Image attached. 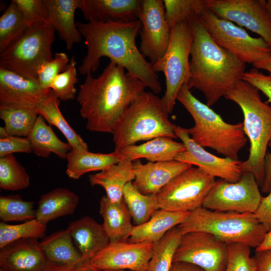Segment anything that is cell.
Segmentation results:
<instances>
[{
    "label": "cell",
    "mask_w": 271,
    "mask_h": 271,
    "mask_svg": "<svg viewBox=\"0 0 271 271\" xmlns=\"http://www.w3.org/2000/svg\"><path fill=\"white\" fill-rule=\"evenodd\" d=\"M123 199L135 225L146 222L153 213L160 209L157 195H145L128 183L124 187Z\"/></svg>",
    "instance_id": "obj_34"
},
{
    "label": "cell",
    "mask_w": 271,
    "mask_h": 271,
    "mask_svg": "<svg viewBox=\"0 0 271 271\" xmlns=\"http://www.w3.org/2000/svg\"><path fill=\"white\" fill-rule=\"evenodd\" d=\"M50 90L42 89L38 81L0 67V105L32 106Z\"/></svg>",
    "instance_id": "obj_20"
},
{
    "label": "cell",
    "mask_w": 271,
    "mask_h": 271,
    "mask_svg": "<svg viewBox=\"0 0 271 271\" xmlns=\"http://www.w3.org/2000/svg\"><path fill=\"white\" fill-rule=\"evenodd\" d=\"M154 249V243H133L126 240L110 241L88 262L101 271H147Z\"/></svg>",
    "instance_id": "obj_16"
},
{
    "label": "cell",
    "mask_w": 271,
    "mask_h": 271,
    "mask_svg": "<svg viewBox=\"0 0 271 271\" xmlns=\"http://www.w3.org/2000/svg\"><path fill=\"white\" fill-rule=\"evenodd\" d=\"M135 178L133 162L120 160L117 163L89 176L91 186L102 187L106 196L113 203H119L123 200L125 186Z\"/></svg>",
    "instance_id": "obj_26"
},
{
    "label": "cell",
    "mask_w": 271,
    "mask_h": 271,
    "mask_svg": "<svg viewBox=\"0 0 271 271\" xmlns=\"http://www.w3.org/2000/svg\"><path fill=\"white\" fill-rule=\"evenodd\" d=\"M40 244L48 263L77 268L86 262L67 229L45 237Z\"/></svg>",
    "instance_id": "obj_27"
},
{
    "label": "cell",
    "mask_w": 271,
    "mask_h": 271,
    "mask_svg": "<svg viewBox=\"0 0 271 271\" xmlns=\"http://www.w3.org/2000/svg\"><path fill=\"white\" fill-rule=\"evenodd\" d=\"M66 159V173L74 180L79 179L86 173L102 171L120 161L115 151L108 154L96 153L88 149H75L71 150Z\"/></svg>",
    "instance_id": "obj_30"
},
{
    "label": "cell",
    "mask_w": 271,
    "mask_h": 271,
    "mask_svg": "<svg viewBox=\"0 0 271 271\" xmlns=\"http://www.w3.org/2000/svg\"><path fill=\"white\" fill-rule=\"evenodd\" d=\"M34 202L23 200L19 195L0 197V219L2 222L26 221L36 219Z\"/></svg>",
    "instance_id": "obj_39"
},
{
    "label": "cell",
    "mask_w": 271,
    "mask_h": 271,
    "mask_svg": "<svg viewBox=\"0 0 271 271\" xmlns=\"http://www.w3.org/2000/svg\"><path fill=\"white\" fill-rule=\"evenodd\" d=\"M99 213L110 241L127 239L134 225L123 199L120 202L113 203L106 195L103 196L99 201Z\"/></svg>",
    "instance_id": "obj_29"
},
{
    "label": "cell",
    "mask_w": 271,
    "mask_h": 271,
    "mask_svg": "<svg viewBox=\"0 0 271 271\" xmlns=\"http://www.w3.org/2000/svg\"><path fill=\"white\" fill-rule=\"evenodd\" d=\"M215 178L192 166L180 173L157 194L160 209L191 212L202 207Z\"/></svg>",
    "instance_id": "obj_11"
},
{
    "label": "cell",
    "mask_w": 271,
    "mask_h": 271,
    "mask_svg": "<svg viewBox=\"0 0 271 271\" xmlns=\"http://www.w3.org/2000/svg\"><path fill=\"white\" fill-rule=\"evenodd\" d=\"M175 133L185 148L176 160L195 165L215 178L218 177L231 183L241 178L243 174L240 167L242 161L210 153L195 143L181 126L176 125Z\"/></svg>",
    "instance_id": "obj_17"
},
{
    "label": "cell",
    "mask_w": 271,
    "mask_h": 271,
    "mask_svg": "<svg viewBox=\"0 0 271 271\" xmlns=\"http://www.w3.org/2000/svg\"><path fill=\"white\" fill-rule=\"evenodd\" d=\"M47 225L36 218L19 224L0 223V248L15 241L25 238H44Z\"/></svg>",
    "instance_id": "obj_38"
},
{
    "label": "cell",
    "mask_w": 271,
    "mask_h": 271,
    "mask_svg": "<svg viewBox=\"0 0 271 271\" xmlns=\"http://www.w3.org/2000/svg\"><path fill=\"white\" fill-rule=\"evenodd\" d=\"M30 177L13 154L0 157V188L7 191H18L28 188Z\"/></svg>",
    "instance_id": "obj_37"
},
{
    "label": "cell",
    "mask_w": 271,
    "mask_h": 271,
    "mask_svg": "<svg viewBox=\"0 0 271 271\" xmlns=\"http://www.w3.org/2000/svg\"><path fill=\"white\" fill-rule=\"evenodd\" d=\"M218 17L256 33L271 48V19L264 0H204Z\"/></svg>",
    "instance_id": "obj_14"
},
{
    "label": "cell",
    "mask_w": 271,
    "mask_h": 271,
    "mask_svg": "<svg viewBox=\"0 0 271 271\" xmlns=\"http://www.w3.org/2000/svg\"><path fill=\"white\" fill-rule=\"evenodd\" d=\"M104 271H132V270H106Z\"/></svg>",
    "instance_id": "obj_56"
},
{
    "label": "cell",
    "mask_w": 271,
    "mask_h": 271,
    "mask_svg": "<svg viewBox=\"0 0 271 271\" xmlns=\"http://www.w3.org/2000/svg\"><path fill=\"white\" fill-rule=\"evenodd\" d=\"M250 247L241 243L228 244V259L225 271H256Z\"/></svg>",
    "instance_id": "obj_43"
},
{
    "label": "cell",
    "mask_w": 271,
    "mask_h": 271,
    "mask_svg": "<svg viewBox=\"0 0 271 271\" xmlns=\"http://www.w3.org/2000/svg\"><path fill=\"white\" fill-rule=\"evenodd\" d=\"M55 32L49 22L30 27L0 53V67L37 81L40 67L53 58L52 45Z\"/></svg>",
    "instance_id": "obj_8"
},
{
    "label": "cell",
    "mask_w": 271,
    "mask_h": 271,
    "mask_svg": "<svg viewBox=\"0 0 271 271\" xmlns=\"http://www.w3.org/2000/svg\"><path fill=\"white\" fill-rule=\"evenodd\" d=\"M79 201L78 195L69 189L55 188L41 196L36 218L47 225L54 219L74 213Z\"/></svg>",
    "instance_id": "obj_28"
},
{
    "label": "cell",
    "mask_w": 271,
    "mask_h": 271,
    "mask_svg": "<svg viewBox=\"0 0 271 271\" xmlns=\"http://www.w3.org/2000/svg\"><path fill=\"white\" fill-rule=\"evenodd\" d=\"M262 198L254 176L243 173L236 182L216 181L202 207L214 211L254 213Z\"/></svg>",
    "instance_id": "obj_12"
},
{
    "label": "cell",
    "mask_w": 271,
    "mask_h": 271,
    "mask_svg": "<svg viewBox=\"0 0 271 271\" xmlns=\"http://www.w3.org/2000/svg\"><path fill=\"white\" fill-rule=\"evenodd\" d=\"M27 138L32 152L40 157L47 158L53 153L61 159H66L72 149L68 143L61 141L56 136L52 127L40 115Z\"/></svg>",
    "instance_id": "obj_32"
},
{
    "label": "cell",
    "mask_w": 271,
    "mask_h": 271,
    "mask_svg": "<svg viewBox=\"0 0 271 271\" xmlns=\"http://www.w3.org/2000/svg\"><path fill=\"white\" fill-rule=\"evenodd\" d=\"M133 163L135 178L132 183L145 195H157L176 176L192 166L176 160L146 164L137 160Z\"/></svg>",
    "instance_id": "obj_19"
},
{
    "label": "cell",
    "mask_w": 271,
    "mask_h": 271,
    "mask_svg": "<svg viewBox=\"0 0 271 271\" xmlns=\"http://www.w3.org/2000/svg\"><path fill=\"white\" fill-rule=\"evenodd\" d=\"M200 18L214 42L242 62L252 64L271 56V48L261 38L252 37L243 28L207 9Z\"/></svg>",
    "instance_id": "obj_10"
},
{
    "label": "cell",
    "mask_w": 271,
    "mask_h": 271,
    "mask_svg": "<svg viewBox=\"0 0 271 271\" xmlns=\"http://www.w3.org/2000/svg\"><path fill=\"white\" fill-rule=\"evenodd\" d=\"M49 22L64 41L67 50L82 40V35L75 22V13L79 9L80 0H45Z\"/></svg>",
    "instance_id": "obj_24"
},
{
    "label": "cell",
    "mask_w": 271,
    "mask_h": 271,
    "mask_svg": "<svg viewBox=\"0 0 271 271\" xmlns=\"http://www.w3.org/2000/svg\"><path fill=\"white\" fill-rule=\"evenodd\" d=\"M252 257L256 271H271V249H255Z\"/></svg>",
    "instance_id": "obj_48"
},
{
    "label": "cell",
    "mask_w": 271,
    "mask_h": 271,
    "mask_svg": "<svg viewBox=\"0 0 271 271\" xmlns=\"http://www.w3.org/2000/svg\"><path fill=\"white\" fill-rule=\"evenodd\" d=\"M227 259L228 244L203 231L183 234L173 257V262L190 263L205 271H225Z\"/></svg>",
    "instance_id": "obj_13"
},
{
    "label": "cell",
    "mask_w": 271,
    "mask_h": 271,
    "mask_svg": "<svg viewBox=\"0 0 271 271\" xmlns=\"http://www.w3.org/2000/svg\"><path fill=\"white\" fill-rule=\"evenodd\" d=\"M78 81L76 61L73 56L66 70L53 80L50 89L60 100L64 101L73 100L77 92L75 84Z\"/></svg>",
    "instance_id": "obj_41"
},
{
    "label": "cell",
    "mask_w": 271,
    "mask_h": 271,
    "mask_svg": "<svg viewBox=\"0 0 271 271\" xmlns=\"http://www.w3.org/2000/svg\"><path fill=\"white\" fill-rule=\"evenodd\" d=\"M170 271H205L200 267L193 264L181 262H173Z\"/></svg>",
    "instance_id": "obj_50"
},
{
    "label": "cell",
    "mask_w": 271,
    "mask_h": 271,
    "mask_svg": "<svg viewBox=\"0 0 271 271\" xmlns=\"http://www.w3.org/2000/svg\"><path fill=\"white\" fill-rule=\"evenodd\" d=\"M48 265L38 239H19L0 248V271H45Z\"/></svg>",
    "instance_id": "obj_18"
},
{
    "label": "cell",
    "mask_w": 271,
    "mask_h": 271,
    "mask_svg": "<svg viewBox=\"0 0 271 271\" xmlns=\"http://www.w3.org/2000/svg\"><path fill=\"white\" fill-rule=\"evenodd\" d=\"M242 80L253 85L267 98L266 103H271V73L265 75L254 68L245 71Z\"/></svg>",
    "instance_id": "obj_46"
},
{
    "label": "cell",
    "mask_w": 271,
    "mask_h": 271,
    "mask_svg": "<svg viewBox=\"0 0 271 271\" xmlns=\"http://www.w3.org/2000/svg\"><path fill=\"white\" fill-rule=\"evenodd\" d=\"M30 27L35 24L49 22L45 0H14Z\"/></svg>",
    "instance_id": "obj_44"
},
{
    "label": "cell",
    "mask_w": 271,
    "mask_h": 271,
    "mask_svg": "<svg viewBox=\"0 0 271 271\" xmlns=\"http://www.w3.org/2000/svg\"><path fill=\"white\" fill-rule=\"evenodd\" d=\"M191 22L193 40L190 49L188 87L201 91L209 106L225 95L245 72V63L218 46L204 26L200 16Z\"/></svg>",
    "instance_id": "obj_3"
},
{
    "label": "cell",
    "mask_w": 271,
    "mask_h": 271,
    "mask_svg": "<svg viewBox=\"0 0 271 271\" xmlns=\"http://www.w3.org/2000/svg\"><path fill=\"white\" fill-rule=\"evenodd\" d=\"M266 7L271 19V0H267L266 1Z\"/></svg>",
    "instance_id": "obj_55"
},
{
    "label": "cell",
    "mask_w": 271,
    "mask_h": 271,
    "mask_svg": "<svg viewBox=\"0 0 271 271\" xmlns=\"http://www.w3.org/2000/svg\"><path fill=\"white\" fill-rule=\"evenodd\" d=\"M29 28L21 10L12 0L0 18V53Z\"/></svg>",
    "instance_id": "obj_35"
},
{
    "label": "cell",
    "mask_w": 271,
    "mask_h": 271,
    "mask_svg": "<svg viewBox=\"0 0 271 271\" xmlns=\"http://www.w3.org/2000/svg\"><path fill=\"white\" fill-rule=\"evenodd\" d=\"M268 249H271V231L266 234L262 243L256 248L259 250Z\"/></svg>",
    "instance_id": "obj_53"
},
{
    "label": "cell",
    "mask_w": 271,
    "mask_h": 271,
    "mask_svg": "<svg viewBox=\"0 0 271 271\" xmlns=\"http://www.w3.org/2000/svg\"><path fill=\"white\" fill-rule=\"evenodd\" d=\"M185 150L182 143L176 142L170 138L161 137L140 145H131L115 152L120 160L126 159L133 162L144 158L150 162H159L175 160Z\"/></svg>",
    "instance_id": "obj_25"
},
{
    "label": "cell",
    "mask_w": 271,
    "mask_h": 271,
    "mask_svg": "<svg viewBox=\"0 0 271 271\" xmlns=\"http://www.w3.org/2000/svg\"><path fill=\"white\" fill-rule=\"evenodd\" d=\"M190 213L159 209L146 222L134 225L126 240L133 243H156L169 231L183 223Z\"/></svg>",
    "instance_id": "obj_23"
},
{
    "label": "cell",
    "mask_w": 271,
    "mask_h": 271,
    "mask_svg": "<svg viewBox=\"0 0 271 271\" xmlns=\"http://www.w3.org/2000/svg\"><path fill=\"white\" fill-rule=\"evenodd\" d=\"M252 65L255 69L264 70L271 73V56L260 60Z\"/></svg>",
    "instance_id": "obj_51"
},
{
    "label": "cell",
    "mask_w": 271,
    "mask_h": 271,
    "mask_svg": "<svg viewBox=\"0 0 271 271\" xmlns=\"http://www.w3.org/2000/svg\"><path fill=\"white\" fill-rule=\"evenodd\" d=\"M165 16L171 29L175 25L200 16L207 9L204 0H164Z\"/></svg>",
    "instance_id": "obj_40"
},
{
    "label": "cell",
    "mask_w": 271,
    "mask_h": 271,
    "mask_svg": "<svg viewBox=\"0 0 271 271\" xmlns=\"http://www.w3.org/2000/svg\"><path fill=\"white\" fill-rule=\"evenodd\" d=\"M138 78L110 61L97 77L86 75L79 86V113L92 132L112 133L130 105L145 91Z\"/></svg>",
    "instance_id": "obj_2"
},
{
    "label": "cell",
    "mask_w": 271,
    "mask_h": 271,
    "mask_svg": "<svg viewBox=\"0 0 271 271\" xmlns=\"http://www.w3.org/2000/svg\"><path fill=\"white\" fill-rule=\"evenodd\" d=\"M169 113L161 98L153 92H143L128 107L113 131L114 151L158 137L177 139L176 125L169 120Z\"/></svg>",
    "instance_id": "obj_6"
},
{
    "label": "cell",
    "mask_w": 271,
    "mask_h": 271,
    "mask_svg": "<svg viewBox=\"0 0 271 271\" xmlns=\"http://www.w3.org/2000/svg\"><path fill=\"white\" fill-rule=\"evenodd\" d=\"M141 0H80L79 10L87 22H130L139 20Z\"/></svg>",
    "instance_id": "obj_21"
},
{
    "label": "cell",
    "mask_w": 271,
    "mask_h": 271,
    "mask_svg": "<svg viewBox=\"0 0 271 271\" xmlns=\"http://www.w3.org/2000/svg\"><path fill=\"white\" fill-rule=\"evenodd\" d=\"M183 234L210 233L226 243H241L256 248L267 231L254 213L218 211L200 207L191 212L178 226Z\"/></svg>",
    "instance_id": "obj_7"
},
{
    "label": "cell",
    "mask_w": 271,
    "mask_h": 271,
    "mask_svg": "<svg viewBox=\"0 0 271 271\" xmlns=\"http://www.w3.org/2000/svg\"><path fill=\"white\" fill-rule=\"evenodd\" d=\"M177 100L194 119L193 127L183 128L195 143L212 149L225 158L238 160L239 152L247 142L242 122H225L210 106L195 97L186 84L181 87Z\"/></svg>",
    "instance_id": "obj_5"
},
{
    "label": "cell",
    "mask_w": 271,
    "mask_h": 271,
    "mask_svg": "<svg viewBox=\"0 0 271 271\" xmlns=\"http://www.w3.org/2000/svg\"><path fill=\"white\" fill-rule=\"evenodd\" d=\"M261 191L269 193L271 189V153L266 154L264 161V180Z\"/></svg>",
    "instance_id": "obj_49"
},
{
    "label": "cell",
    "mask_w": 271,
    "mask_h": 271,
    "mask_svg": "<svg viewBox=\"0 0 271 271\" xmlns=\"http://www.w3.org/2000/svg\"><path fill=\"white\" fill-rule=\"evenodd\" d=\"M32 149L27 138L9 135L0 127V157L15 153H30Z\"/></svg>",
    "instance_id": "obj_45"
},
{
    "label": "cell",
    "mask_w": 271,
    "mask_h": 271,
    "mask_svg": "<svg viewBox=\"0 0 271 271\" xmlns=\"http://www.w3.org/2000/svg\"><path fill=\"white\" fill-rule=\"evenodd\" d=\"M193 40L190 21L175 25L171 29L170 42L165 54L152 64L156 73L162 72L164 74L166 91L161 99L169 113L173 110L181 87L189 78V56Z\"/></svg>",
    "instance_id": "obj_9"
},
{
    "label": "cell",
    "mask_w": 271,
    "mask_h": 271,
    "mask_svg": "<svg viewBox=\"0 0 271 271\" xmlns=\"http://www.w3.org/2000/svg\"><path fill=\"white\" fill-rule=\"evenodd\" d=\"M39 113L33 107L0 105V117L9 135L27 138Z\"/></svg>",
    "instance_id": "obj_33"
},
{
    "label": "cell",
    "mask_w": 271,
    "mask_h": 271,
    "mask_svg": "<svg viewBox=\"0 0 271 271\" xmlns=\"http://www.w3.org/2000/svg\"><path fill=\"white\" fill-rule=\"evenodd\" d=\"M139 19L141 23L140 51L153 64L164 55L170 39L163 1L142 0Z\"/></svg>",
    "instance_id": "obj_15"
},
{
    "label": "cell",
    "mask_w": 271,
    "mask_h": 271,
    "mask_svg": "<svg viewBox=\"0 0 271 271\" xmlns=\"http://www.w3.org/2000/svg\"><path fill=\"white\" fill-rule=\"evenodd\" d=\"M67 229L85 261L89 262L110 242L102 224L90 216L72 222Z\"/></svg>",
    "instance_id": "obj_22"
},
{
    "label": "cell",
    "mask_w": 271,
    "mask_h": 271,
    "mask_svg": "<svg viewBox=\"0 0 271 271\" xmlns=\"http://www.w3.org/2000/svg\"><path fill=\"white\" fill-rule=\"evenodd\" d=\"M183 233L177 226L154 243V252L147 271H170L173 257Z\"/></svg>",
    "instance_id": "obj_36"
},
{
    "label": "cell",
    "mask_w": 271,
    "mask_h": 271,
    "mask_svg": "<svg viewBox=\"0 0 271 271\" xmlns=\"http://www.w3.org/2000/svg\"><path fill=\"white\" fill-rule=\"evenodd\" d=\"M70 59L64 52L56 53L54 57L45 61L40 67L37 75V81L43 89H50L55 78L67 68Z\"/></svg>",
    "instance_id": "obj_42"
},
{
    "label": "cell",
    "mask_w": 271,
    "mask_h": 271,
    "mask_svg": "<svg viewBox=\"0 0 271 271\" xmlns=\"http://www.w3.org/2000/svg\"><path fill=\"white\" fill-rule=\"evenodd\" d=\"M77 268L48 263L45 271H76Z\"/></svg>",
    "instance_id": "obj_52"
},
{
    "label": "cell",
    "mask_w": 271,
    "mask_h": 271,
    "mask_svg": "<svg viewBox=\"0 0 271 271\" xmlns=\"http://www.w3.org/2000/svg\"><path fill=\"white\" fill-rule=\"evenodd\" d=\"M76 271H101L90 265L88 262H85L82 265L78 267Z\"/></svg>",
    "instance_id": "obj_54"
},
{
    "label": "cell",
    "mask_w": 271,
    "mask_h": 271,
    "mask_svg": "<svg viewBox=\"0 0 271 271\" xmlns=\"http://www.w3.org/2000/svg\"><path fill=\"white\" fill-rule=\"evenodd\" d=\"M224 97L236 103L243 114V128L250 143L248 158L241 162L243 173L255 177L260 188L264 180V161L268 146H271V106L263 102L259 90L241 80Z\"/></svg>",
    "instance_id": "obj_4"
},
{
    "label": "cell",
    "mask_w": 271,
    "mask_h": 271,
    "mask_svg": "<svg viewBox=\"0 0 271 271\" xmlns=\"http://www.w3.org/2000/svg\"><path fill=\"white\" fill-rule=\"evenodd\" d=\"M60 99L50 91L33 105L39 114L63 133L72 149H88L87 143L69 124L59 108Z\"/></svg>",
    "instance_id": "obj_31"
},
{
    "label": "cell",
    "mask_w": 271,
    "mask_h": 271,
    "mask_svg": "<svg viewBox=\"0 0 271 271\" xmlns=\"http://www.w3.org/2000/svg\"><path fill=\"white\" fill-rule=\"evenodd\" d=\"M254 214L267 232L271 231V189L267 196L262 197Z\"/></svg>",
    "instance_id": "obj_47"
},
{
    "label": "cell",
    "mask_w": 271,
    "mask_h": 271,
    "mask_svg": "<svg viewBox=\"0 0 271 271\" xmlns=\"http://www.w3.org/2000/svg\"><path fill=\"white\" fill-rule=\"evenodd\" d=\"M84 37L87 53L78 70L86 75L96 71L100 59L106 57L140 79L153 93L162 91L161 84L152 64L147 61L136 44L141 28L139 20L130 22H76Z\"/></svg>",
    "instance_id": "obj_1"
}]
</instances>
